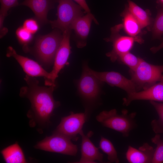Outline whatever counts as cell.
Wrapping results in <instances>:
<instances>
[{"label": "cell", "mask_w": 163, "mask_h": 163, "mask_svg": "<svg viewBox=\"0 0 163 163\" xmlns=\"http://www.w3.org/2000/svg\"><path fill=\"white\" fill-rule=\"evenodd\" d=\"M162 66H163V65H162Z\"/></svg>", "instance_id": "cell-33"}, {"label": "cell", "mask_w": 163, "mask_h": 163, "mask_svg": "<svg viewBox=\"0 0 163 163\" xmlns=\"http://www.w3.org/2000/svg\"><path fill=\"white\" fill-rule=\"evenodd\" d=\"M163 48V41L158 46L151 48V50L154 53H155Z\"/></svg>", "instance_id": "cell-31"}, {"label": "cell", "mask_w": 163, "mask_h": 163, "mask_svg": "<svg viewBox=\"0 0 163 163\" xmlns=\"http://www.w3.org/2000/svg\"><path fill=\"white\" fill-rule=\"evenodd\" d=\"M136 113H128L124 110L122 114L117 113L116 109L109 111L103 110L96 117V119L103 126L121 133L123 136L127 137L133 128L135 123L134 119Z\"/></svg>", "instance_id": "cell-2"}, {"label": "cell", "mask_w": 163, "mask_h": 163, "mask_svg": "<svg viewBox=\"0 0 163 163\" xmlns=\"http://www.w3.org/2000/svg\"><path fill=\"white\" fill-rule=\"evenodd\" d=\"M152 32L154 38L160 37L163 34V7L159 10L155 18Z\"/></svg>", "instance_id": "cell-26"}, {"label": "cell", "mask_w": 163, "mask_h": 163, "mask_svg": "<svg viewBox=\"0 0 163 163\" xmlns=\"http://www.w3.org/2000/svg\"><path fill=\"white\" fill-rule=\"evenodd\" d=\"M112 35L109 40L112 42V50L107 53L106 55L109 57L112 62L117 60L121 55L129 52L132 49L135 41L140 43H142L141 39L130 36H122L116 34V32L112 30Z\"/></svg>", "instance_id": "cell-12"}, {"label": "cell", "mask_w": 163, "mask_h": 163, "mask_svg": "<svg viewBox=\"0 0 163 163\" xmlns=\"http://www.w3.org/2000/svg\"><path fill=\"white\" fill-rule=\"evenodd\" d=\"M0 14L6 16L11 8L19 5L18 0H0Z\"/></svg>", "instance_id": "cell-28"}, {"label": "cell", "mask_w": 163, "mask_h": 163, "mask_svg": "<svg viewBox=\"0 0 163 163\" xmlns=\"http://www.w3.org/2000/svg\"><path fill=\"white\" fill-rule=\"evenodd\" d=\"M56 1L57 0H24L19 5L30 8L34 13L36 19L42 24L47 22L48 12L53 8Z\"/></svg>", "instance_id": "cell-16"}, {"label": "cell", "mask_w": 163, "mask_h": 163, "mask_svg": "<svg viewBox=\"0 0 163 163\" xmlns=\"http://www.w3.org/2000/svg\"><path fill=\"white\" fill-rule=\"evenodd\" d=\"M140 58L136 57L129 52L123 53L118 57L119 59L130 69L129 70L133 71L139 65Z\"/></svg>", "instance_id": "cell-25"}, {"label": "cell", "mask_w": 163, "mask_h": 163, "mask_svg": "<svg viewBox=\"0 0 163 163\" xmlns=\"http://www.w3.org/2000/svg\"><path fill=\"white\" fill-rule=\"evenodd\" d=\"M159 2L163 5V0H159Z\"/></svg>", "instance_id": "cell-32"}, {"label": "cell", "mask_w": 163, "mask_h": 163, "mask_svg": "<svg viewBox=\"0 0 163 163\" xmlns=\"http://www.w3.org/2000/svg\"><path fill=\"white\" fill-rule=\"evenodd\" d=\"M71 32V30H67L63 32L62 40L55 56L53 69L50 73L49 78L45 81L46 85H55V81L59 73L67 62L71 48L70 44Z\"/></svg>", "instance_id": "cell-9"}, {"label": "cell", "mask_w": 163, "mask_h": 163, "mask_svg": "<svg viewBox=\"0 0 163 163\" xmlns=\"http://www.w3.org/2000/svg\"><path fill=\"white\" fill-rule=\"evenodd\" d=\"M77 4L80 6L84 10L85 13H90V10L85 0H74Z\"/></svg>", "instance_id": "cell-30"}, {"label": "cell", "mask_w": 163, "mask_h": 163, "mask_svg": "<svg viewBox=\"0 0 163 163\" xmlns=\"http://www.w3.org/2000/svg\"><path fill=\"white\" fill-rule=\"evenodd\" d=\"M1 152L7 163L27 162L23 150L17 142L5 148Z\"/></svg>", "instance_id": "cell-18"}, {"label": "cell", "mask_w": 163, "mask_h": 163, "mask_svg": "<svg viewBox=\"0 0 163 163\" xmlns=\"http://www.w3.org/2000/svg\"><path fill=\"white\" fill-rule=\"evenodd\" d=\"M79 135L82 137L81 156L78 162L95 163V161L102 162L103 155L91 141L89 134L85 135L82 130Z\"/></svg>", "instance_id": "cell-15"}, {"label": "cell", "mask_w": 163, "mask_h": 163, "mask_svg": "<svg viewBox=\"0 0 163 163\" xmlns=\"http://www.w3.org/2000/svg\"><path fill=\"white\" fill-rule=\"evenodd\" d=\"M25 80L27 85L21 88L20 94L21 97H27L31 104L27 114L29 125L32 127L37 125L47 126L50 123V119L55 109L60 104L53 95L55 85L49 87L40 86L37 80L27 75Z\"/></svg>", "instance_id": "cell-1"}, {"label": "cell", "mask_w": 163, "mask_h": 163, "mask_svg": "<svg viewBox=\"0 0 163 163\" xmlns=\"http://www.w3.org/2000/svg\"><path fill=\"white\" fill-rule=\"evenodd\" d=\"M23 26L33 34L37 32L40 28L38 21L32 18L25 20Z\"/></svg>", "instance_id": "cell-27"}, {"label": "cell", "mask_w": 163, "mask_h": 163, "mask_svg": "<svg viewBox=\"0 0 163 163\" xmlns=\"http://www.w3.org/2000/svg\"><path fill=\"white\" fill-rule=\"evenodd\" d=\"M152 142L156 145L154 150L152 161V163L163 162V140L158 134H156L151 139Z\"/></svg>", "instance_id": "cell-23"}, {"label": "cell", "mask_w": 163, "mask_h": 163, "mask_svg": "<svg viewBox=\"0 0 163 163\" xmlns=\"http://www.w3.org/2000/svg\"><path fill=\"white\" fill-rule=\"evenodd\" d=\"M91 72L101 82H105L113 86L120 88L127 94L136 91L135 85L131 79H129L118 72H97L90 69Z\"/></svg>", "instance_id": "cell-10"}, {"label": "cell", "mask_w": 163, "mask_h": 163, "mask_svg": "<svg viewBox=\"0 0 163 163\" xmlns=\"http://www.w3.org/2000/svg\"><path fill=\"white\" fill-rule=\"evenodd\" d=\"M34 147L37 149L71 156L76 155L78 152L77 145L73 143L71 139L54 133L38 142Z\"/></svg>", "instance_id": "cell-6"}, {"label": "cell", "mask_w": 163, "mask_h": 163, "mask_svg": "<svg viewBox=\"0 0 163 163\" xmlns=\"http://www.w3.org/2000/svg\"><path fill=\"white\" fill-rule=\"evenodd\" d=\"M123 100V104L126 106L132 101L136 100H149L163 103V81L141 91L128 94L127 96Z\"/></svg>", "instance_id": "cell-13"}, {"label": "cell", "mask_w": 163, "mask_h": 163, "mask_svg": "<svg viewBox=\"0 0 163 163\" xmlns=\"http://www.w3.org/2000/svg\"><path fill=\"white\" fill-rule=\"evenodd\" d=\"M129 11L133 15L142 28L148 26L151 23V19L148 13L130 0H128Z\"/></svg>", "instance_id": "cell-20"}, {"label": "cell", "mask_w": 163, "mask_h": 163, "mask_svg": "<svg viewBox=\"0 0 163 163\" xmlns=\"http://www.w3.org/2000/svg\"><path fill=\"white\" fill-rule=\"evenodd\" d=\"M0 37L2 38L8 32V29L3 25L4 20L5 16L0 14Z\"/></svg>", "instance_id": "cell-29"}, {"label": "cell", "mask_w": 163, "mask_h": 163, "mask_svg": "<svg viewBox=\"0 0 163 163\" xmlns=\"http://www.w3.org/2000/svg\"><path fill=\"white\" fill-rule=\"evenodd\" d=\"M102 83L91 72L87 65H84L78 84L79 92L83 98L89 101L95 100L99 94Z\"/></svg>", "instance_id": "cell-8"}, {"label": "cell", "mask_w": 163, "mask_h": 163, "mask_svg": "<svg viewBox=\"0 0 163 163\" xmlns=\"http://www.w3.org/2000/svg\"><path fill=\"white\" fill-rule=\"evenodd\" d=\"M62 38V35L57 30L37 37L34 50L41 63L46 66L53 64Z\"/></svg>", "instance_id": "cell-4"}, {"label": "cell", "mask_w": 163, "mask_h": 163, "mask_svg": "<svg viewBox=\"0 0 163 163\" xmlns=\"http://www.w3.org/2000/svg\"><path fill=\"white\" fill-rule=\"evenodd\" d=\"M158 113V119L152 121L151 126L153 131L156 134L163 133V103H159L150 101Z\"/></svg>", "instance_id": "cell-22"}, {"label": "cell", "mask_w": 163, "mask_h": 163, "mask_svg": "<svg viewBox=\"0 0 163 163\" xmlns=\"http://www.w3.org/2000/svg\"><path fill=\"white\" fill-rule=\"evenodd\" d=\"M99 147L107 156L110 162L119 163L117 152L112 142L109 139L101 136L99 142Z\"/></svg>", "instance_id": "cell-21"}, {"label": "cell", "mask_w": 163, "mask_h": 163, "mask_svg": "<svg viewBox=\"0 0 163 163\" xmlns=\"http://www.w3.org/2000/svg\"><path fill=\"white\" fill-rule=\"evenodd\" d=\"M129 72L137 91L147 89L157 82L163 81L162 65L152 64L141 58L137 68L133 71L129 70Z\"/></svg>", "instance_id": "cell-3"}, {"label": "cell", "mask_w": 163, "mask_h": 163, "mask_svg": "<svg viewBox=\"0 0 163 163\" xmlns=\"http://www.w3.org/2000/svg\"><path fill=\"white\" fill-rule=\"evenodd\" d=\"M86 113H74L63 117L53 133L60 134L71 140L76 141L87 118Z\"/></svg>", "instance_id": "cell-7"}, {"label": "cell", "mask_w": 163, "mask_h": 163, "mask_svg": "<svg viewBox=\"0 0 163 163\" xmlns=\"http://www.w3.org/2000/svg\"><path fill=\"white\" fill-rule=\"evenodd\" d=\"M122 15V25L124 31L129 36L137 38V36L140 33L142 28L138 21L129 11L127 6Z\"/></svg>", "instance_id": "cell-19"}, {"label": "cell", "mask_w": 163, "mask_h": 163, "mask_svg": "<svg viewBox=\"0 0 163 163\" xmlns=\"http://www.w3.org/2000/svg\"><path fill=\"white\" fill-rule=\"evenodd\" d=\"M93 20L98 24V22L91 13H87L85 15L78 18L73 22L71 27L73 30L77 38V45L82 48L86 44V40L90 30L91 23Z\"/></svg>", "instance_id": "cell-14"}, {"label": "cell", "mask_w": 163, "mask_h": 163, "mask_svg": "<svg viewBox=\"0 0 163 163\" xmlns=\"http://www.w3.org/2000/svg\"><path fill=\"white\" fill-rule=\"evenodd\" d=\"M6 56L8 57H13L27 75L34 77H43L45 78V81L49 78L50 73L47 72L37 62L18 54L11 46L8 47Z\"/></svg>", "instance_id": "cell-11"}, {"label": "cell", "mask_w": 163, "mask_h": 163, "mask_svg": "<svg viewBox=\"0 0 163 163\" xmlns=\"http://www.w3.org/2000/svg\"><path fill=\"white\" fill-rule=\"evenodd\" d=\"M154 150L146 143L138 149L129 146L126 154V158L130 163H152Z\"/></svg>", "instance_id": "cell-17"}, {"label": "cell", "mask_w": 163, "mask_h": 163, "mask_svg": "<svg viewBox=\"0 0 163 163\" xmlns=\"http://www.w3.org/2000/svg\"><path fill=\"white\" fill-rule=\"evenodd\" d=\"M57 18L49 22L53 28H56L63 32L71 30L73 22L78 17L83 16V10L78 4L72 0H57Z\"/></svg>", "instance_id": "cell-5"}, {"label": "cell", "mask_w": 163, "mask_h": 163, "mask_svg": "<svg viewBox=\"0 0 163 163\" xmlns=\"http://www.w3.org/2000/svg\"><path fill=\"white\" fill-rule=\"evenodd\" d=\"M16 37L19 43L25 46V50H28L27 45L33 38V34L23 26L18 27L15 32Z\"/></svg>", "instance_id": "cell-24"}]
</instances>
